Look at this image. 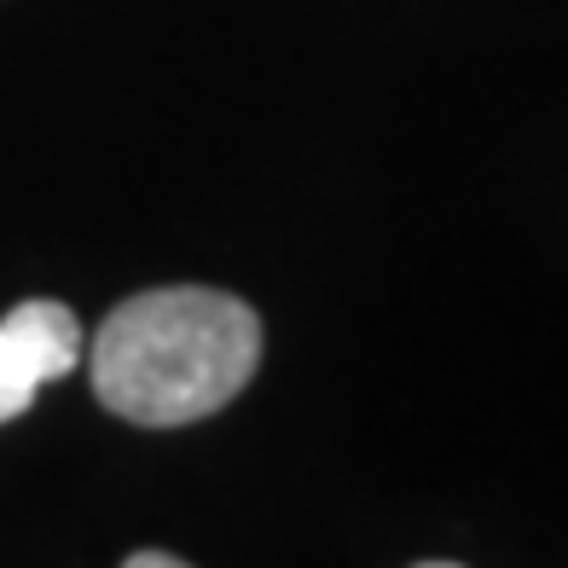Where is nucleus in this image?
Segmentation results:
<instances>
[{"mask_svg": "<svg viewBox=\"0 0 568 568\" xmlns=\"http://www.w3.org/2000/svg\"><path fill=\"white\" fill-rule=\"evenodd\" d=\"M82 359V320L64 302H18L0 320V424H12L30 400L75 372Z\"/></svg>", "mask_w": 568, "mask_h": 568, "instance_id": "obj_2", "label": "nucleus"}, {"mask_svg": "<svg viewBox=\"0 0 568 568\" xmlns=\"http://www.w3.org/2000/svg\"><path fill=\"white\" fill-rule=\"evenodd\" d=\"M255 366H262L255 307L203 284L128 296L93 331V395L116 418L151 429L215 418L232 395H244Z\"/></svg>", "mask_w": 568, "mask_h": 568, "instance_id": "obj_1", "label": "nucleus"}, {"mask_svg": "<svg viewBox=\"0 0 568 568\" xmlns=\"http://www.w3.org/2000/svg\"><path fill=\"white\" fill-rule=\"evenodd\" d=\"M122 568H192L186 557H169V551H134Z\"/></svg>", "mask_w": 568, "mask_h": 568, "instance_id": "obj_3", "label": "nucleus"}, {"mask_svg": "<svg viewBox=\"0 0 568 568\" xmlns=\"http://www.w3.org/2000/svg\"><path fill=\"white\" fill-rule=\"evenodd\" d=\"M418 568H464V562H418Z\"/></svg>", "mask_w": 568, "mask_h": 568, "instance_id": "obj_4", "label": "nucleus"}]
</instances>
